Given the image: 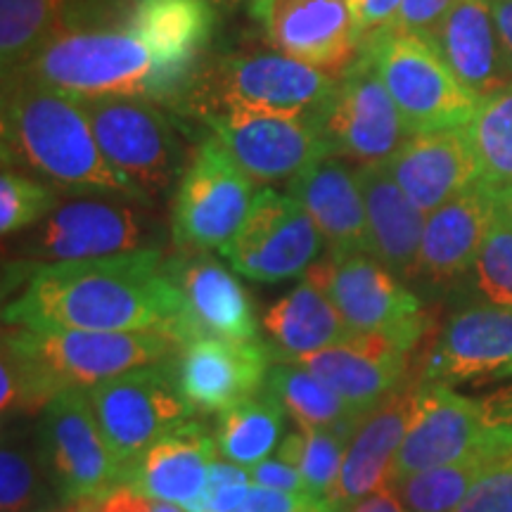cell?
<instances>
[{
    "label": "cell",
    "mask_w": 512,
    "mask_h": 512,
    "mask_svg": "<svg viewBox=\"0 0 512 512\" xmlns=\"http://www.w3.org/2000/svg\"><path fill=\"white\" fill-rule=\"evenodd\" d=\"M46 465L41 451L5 432L0 451V512H34L46 503Z\"/></svg>",
    "instance_id": "8d00e7d4"
},
{
    "label": "cell",
    "mask_w": 512,
    "mask_h": 512,
    "mask_svg": "<svg viewBox=\"0 0 512 512\" xmlns=\"http://www.w3.org/2000/svg\"><path fill=\"white\" fill-rule=\"evenodd\" d=\"M494 432L482 401L458 394L451 384L418 380L415 413L394 460L392 484L467 456Z\"/></svg>",
    "instance_id": "2e32d148"
},
{
    "label": "cell",
    "mask_w": 512,
    "mask_h": 512,
    "mask_svg": "<svg viewBox=\"0 0 512 512\" xmlns=\"http://www.w3.org/2000/svg\"><path fill=\"white\" fill-rule=\"evenodd\" d=\"M470 273L472 287L486 304L512 306V216L501 207Z\"/></svg>",
    "instance_id": "f35d334b"
},
{
    "label": "cell",
    "mask_w": 512,
    "mask_h": 512,
    "mask_svg": "<svg viewBox=\"0 0 512 512\" xmlns=\"http://www.w3.org/2000/svg\"><path fill=\"white\" fill-rule=\"evenodd\" d=\"M264 387L299 427H330L351 434L363 418L335 389L297 363L275 361Z\"/></svg>",
    "instance_id": "836d02e7"
},
{
    "label": "cell",
    "mask_w": 512,
    "mask_h": 512,
    "mask_svg": "<svg viewBox=\"0 0 512 512\" xmlns=\"http://www.w3.org/2000/svg\"><path fill=\"white\" fill-rule=\"evenodd\" d=\"M249 475H252V484L266 486V489L287 491V494H309L302 472L280 458H268L264 463L254 465Z\"/></svg>",
    "instance_id": "7bdbcfd3"
},
{
    "label": "cell",
    "mask_w": 512,
    "mask_h": 512,
    "mask_svg": "<svg viewBox=\"0 0 512 512\" xmlns=\"http://www.w3.org/2000/svg\"><path fill=\"white\" fill-rule=\"evenodd\" d=\"M330 252H368V219L356 169L339 157H323L287 181Z\"/></svg>",
    "instance_id": "f1b7e54d"
},
{
    "label": "cell",
    "mask_w": 512,
    "mask_h": 512,
    "mask_svg": "<svg viewBox=\"0 0 512 512\" xmlns=\"http://www.w3.org/2000/svg\"><path fill=\"white\" fill-rule=\"evenodd\" d=\"M349 5H351V10H354V15H356V19L361 17V8H363V0H349Z\"/></svg>",
    "instance_id": "f907efd6"
},
{
    "label": "cell",
    "mask_w": 512,
    "mask_h": 512,
    "mask_svg": "<svg viewBox=\"0 0 512 512\" xmlns=\"http://www.w3.org/2000/svg\"><path fill=\"white\" fill-rule=\"evenodd\" d=\"M264 27L278 53L332 76L342 74L363 48L349 0H271Z\"/></svg>",
    "instance_id": "ffe728a7"
},
{
    "label": "cell",
    "mask_w": 512,
    "mask_h": 512,
    "mask_svg": "<svg viewBox=\"0 0 512 512\" xmlns=\"http://www.w3.org/2000/svg\"><path fill=\"white\" fill-rule=\"evenodd\" d=\"M337 76L278 53H228L204 60L174 112L207 124L221 117H313Z\"/></svg>",
    "instance_id": "5b68a950"
},
{
    "label": "cell",
    "mask_w": 512,
    "mask_h": 512,
    "mask_svg": "<svg viewBox=\"0 0 512 512\" xmlns=\"http://www.w3.org/2000/svg\"><path fill=\"white\" fill-rule=\"evenodd\" d=\"M349 512H408V510L403 508V503L399 501V496H396L392 486H384V489L375 491L373 496L358 501Z\"/></svg>",
    "instance_id": "f6af8a7d"
},
{
    "label": "cell",
    "mask_w": 512,
    "mask_h": 512,
    "mask_svg": "<svg viewBox=\"0 0 512 512\" xmlns=\"http://www.w3.org/2000/svg\"><path fill=\"white\" fill-rule=\"evenodd\" d=\"M29 268L22 294L3 306L5 325L164 332L181 347L183 297L166 273L164 249Z\"/></svg>",
    "instance_id": "6da1fadb"
},
{
    "label": "cell",
    "mask_w": 512,
    "mask_h": 512,
    "mask_svg": "<svg viewBox=\"0 0 512 512\" xmlns=\"http://www.w3.org/2000/svg\"><path fill=\"white\" fill-rule=\"evenodd\" d=\"M178 342L164 332H93L69 328H3L0 408L3 418L43 413L67 389L95 384L133 368L174 358Z\"/></svg>",
    "instance_id": "7a4b0ae2"
},
{
    "label": "cell",
    "mask_w": 512,
    "mask_h": 512,
    "mask_svg": "<svg viewBox=\"0 0 512 512\" xmlns=\"http://www.w3.org/2000/svg\"><path fill=\"white\" fill-rule=\"evenodd\" d=\"M351 434L330 427H299L285 434L275 458L285 460L302 472L311 496L330 498L342 472L344 451Z\"/></svg>",
    "instance_id": "d590c367"
},
{
    "label": "cell",
    "mask_w": 512,
    "mask_h": 512,
    "mask_svg": "<svg viewBox=\"0 0 512 512\" xmlns=\"http://www.w3.org/2000/svg\"><path fill=\"white\" fill-rule=\"evenodd\" d=\"M415 396H418V382L408 380L387 401L363 415L356 430L351 432L342 472L335 491L330 494V503L339 512H349L358 501L373 496L384 486H392L394 460L411 427Z\"/></svg>",
    "instance_id": "7402d4cb"
},
{
    "label": "cell",
    "mask_w": 512,
    "mask_h": 512,
    "mask_svg": "<svg viewBox=\"0 0 512 512\" xmlns=\"http://www.w3.org/2000/svg\"><path fill=\"white\" fill-rule=\"evenodd\" d=\"M387 171L427 216L479 181V166L463 128L413 133Z\"/></svg>",
    "instance_id": "cb8c5ba5"
},
{
    "label": "cell",
    "mask_w": 512,
    "mask_h": 512,
    "mask_svg": "<svg viewBox=\"0 0 512 512\" xmlns=\"http://www.w3.org/2000/svg\"><path fill=\"white\" fill-rule=\"evenodd\" d=\"M287 411L264 387L259 394L240 401L238 406L219 413L214 439L219 456L228 463L252 470L278 451L283 441Z\"/></svg>",
    "instance_id": "d6a6232c"
},
{
    "label": "cell",
    "mask_w": 512,
    "mask_h": 512,
    "mask_svg": "<svg viewBox=\"0 0 512 512\" xmlns=\"http://www.w3.org/2000/svg\"><path fill=\"white\" fill-rule=\"evenodd\" d=\"M498 195V207H501L503 211H508V214L512 216V185H508V188L503 190H496Z\"/></svg>",
    "instance_id": "7dc6e473"
},
{
    "label": "cell",
    "mask_w": 512,
    "mask_h": 512,
    "mask_svg": "<svg viewBox=\"0 0 512 512\" xmlns=\"http://www.w3.org/2000/svg\"><path fill=\"white\" fill-rule=\"evenodd\" d=\"M363 50L411 133L463 128L475 117L479 98L458 81L432 38L384 29L368 36Z\"/></svg>",
    "instance_id": "52a82bcc"
},
{
    "label": "cell",
    "mask_w": 512,
    "mask_h": 512,
    "mask_svg": "<svg viewBox=\"0 0 512 512\" xmlns=\"http://www.w3.org/2000/svg\"><path fill=\"white\" fill-rule=\"evenodd\" d=\"M254 183L219 138L209 136L178 178L171 204L176 249H226L245 226L254 202Z\"/></svg>",
    "instance_id": "8fae6325"
},
{
    "label": "cell",
    "mask_w": 512,
    "mask_h": 512,
    "mask_svg": "<svg viewBox=\"0 0 512 512\" xmlns=\"http://www.w3.org/2000/svg\"><path fill=\"white\" fill-rule=\"evenodd\" d=\"M93 512H188V510L178 508V505L157 501V498L140 494V491L133 489V486L121 484L117 489H112L107 496H102L100 501H95Z\"/></svg>",
    "instance_id": "b9f144b4"
},
{
    "label": "cell",
    "mask_w": 512,
    "mask_h": 512,
    "mask_svg": "<svg viewBox=\"0 0 512 512\" xmlns=\"http://www.w3.org/2000/svg\"><path fill=\"white\" fill-rule=\"evenodd\" d=\"M508 377H512V363L508 368H503V370H498V373L491 377V380H508Z\"/></svg>",
    "instance_id": "681fc988"
},
{
    "label": "cell",
    "mask_w": 512,
    "mask_h": 512,
    "mask_svg": "<svg viewBox=\"0 0 512 512\" xmlns=\"http://www.w3.org/2000/svg\"><path fill=\"white\" fill-rule=\"evenodd\" d=\"M456 3L458 0H401L399 15L389 29L430 38Z\"/></svg>",
    "instance_id": "60d3db41"
},
{
    "label": "cell",
    "mask_w": 512,
    "mask_h": 512,
    "mask_svg": "<svg viewBox=\"0 0 512 512\" xmlns=\"http://www.w3.org/2000/svg\"><path fill=\"white\" fill-rule=\"evenodd\" d=\"M166 273L183 297L181 344L192 337L261 342L252 297L233 268L209 252L176 249L166 256Z\"/></svg>",
    "instance_id": "9a60e30c"
},
{
    "label": "cell",
    "mask_w": 512,
    "mask_h": 512,
    "mask_svg": "<svg viewBox=\"0 0 512 512\" xmlns=\"http://www.w3.org/2000/svg\"><path fill=\"white\" fill-rule=\"evenodd\" d=\"M169 238H174L171 221L159 214L157 204L83 195L60 202L38 226L24 230L12 256L17 264L46 266L164 249Z\"/></svg>",
    "instance_id": "8992f818"
},
{
    "label": "cell",
    "mask_w": 512,
    "mask_h": 512,
    "mask_svg": "<svg viewBox=\"0 0 512 512\" xmlns=\"http://www.w3.org/2000/svg\"><path fill=\"white\" fill-rule=\"evenodd\" d=\"M268 8H271V0H252V15L261 22H264Z\"/></svg>",
    "instance_id": "c3c4849f"
},
{
    "label": "cell",
    "mask_w": 512,
    "mask_h": 512,
    "mask_svg": "<svg viewBox=\"0 0 512 512\" xmlns=\"http://www.w3.org/2000/svg\"><path fill=\"white\" fill-rule=\"evenodd\" d=\"M325 252V240L309 211L290 192L256 190L245 226L221 254L235 273L254 283L299 278Z\"/></svg>",
    "instance_id": "5bb4252c"
},
{
    "label": "cell",
    "mask_w": 512,
    "mask_h": 512,
    "mask_svg": "<svg viewBox=\"0 0 512 512\" xmlns=\"http://www.w3.org/2000/svg\"><path fill=\"white\" fill-rule=\"evenodd\" d=\"M512 363V306H465L446 320L425 354L420 382L460 384L494 377Z\"/></svg>",
    "instance_id": "44dd1931"
},
{
    "label": "cell",
    "mask_w": 512,
    "mask_h": 512,
    "mask_svg": "<svg viewBox=\"0 0 512 512\" xmlns=\"http://www.w3.org/2000/svg\"><path fill=\"white\" fill-rule=\"evenodd\" d=\"M79 102L112 169L147 202L162 200L188 166L183 138L171 114L159 102L145 98Z\"/></svg>",
    "instance_id": "ba28073f"
},
{
    "label": "cell",
    "mask_w": 512,
    "mask_h": 512,
    "mask_svg": "<svg viewBox=\"0 0 512 512\" xmlns=\"http://www.w3.org/2000/svg\"><path fill=\"white\" fill-rule=\"evenodd\" d=\"M8 74L55 88L76 100L145 98L174 110L183 86L124 24L50 38Z\"/></svg>",
    "instance_id": "277c9868"
},
{
    "label": "cell",
    "mask_w": 512,
    "mask_h": 512,
    "mask_svg": "<svg viewBox=\"0 0 512 512\" xmlns=\"http://www.w3.org/2000/svg\"><path fill=\"white\" fill-rule=\"evenodd\" d=\"M330 157L354 166H382L413 136L377 74L373 57L361 55L337 74L330 98L316 114Z\"/></svg>",
    "instance_id": "7c38bea8"
},
{
    "label": "cell",
    "mask_w": 512,
    "mask_h": 512,
    "mask_svg": "<svg viewBox=\"0 0 512 512\" xmlns=\"http://www.w3.org/2000/svg\"><path fill=\"white\" fill-rule=\"evenodd\" d=\"M401 0H363L361 17H358V27H361L363 41L377 31L389 29L399 15Z\"/></svg>",
    "instance_id": "ee69618b"
},
{
    "label": "cell",
    "mask_w": 512,
    "mask_h": 512,
    "mask_svg": "<svg viewBox=\"0 0 512 512\" xmlns=\"http://www.w3.org/2000/svg\"><path fill=\"white\" fill-rule=\"evenodd\" d=\"M512 453V432L498 430L477 448L453 463L418 472V475L392 484L408 512H453L467 491Z\"/></svg>",
    "instance_id": "1f68e13d"
},
{
    "label": "cell",
    "mask_w": 512,
    "mask_h": 512,
    "mask_svg": "<svg viewBox=\"0 0 512 512\" xmlns=\"http://www.w3.org/2000/svg\"><path fill=\"white\" fill-rule=\"evenodd\" d=\"M64 512H86V503H74L72 508L64 510Z\"/></svg>",
    "instance_id": "816d5d0a"
},
{
    "label": "cell",
    "mask_w": 512,
    "mask_h": 512,
    "mask_svg": "<svg viewBox=\"0 0 512 512\" xmlns=\"http://www.w3.org/2000/svg\"><path fill=\"white\" fill-rule=\"evenodd\" d=\"M325 292L351 332H375L411 344L427 332V313L411 287L370 252H330L304 275Z\"/></svg>",
    "instance_id": "9c48e42d"
},
{
    "label": "cell",
    "mask_w": 512,
    "mask_h": 512,
    "mask_svg": "<svg viewBox=\"0 0 512 512\" xmlns=\"http://www.w3.org/2000/svg\"><path fill=\"white\" fill-rule=\"evenodd\" d=\"M411 344L375 332H354L335 347L290 358L320 377L354 411L366 415L408 382Z\"/></svg>",
    "instance_id": "d6986e66"
},
{
    "label": "cell",
    "mask_w": 512,
    "mask_h": 512,
    "mask_svg": "<svg viewBox=\"0 0 512 512\" xmlns=\"http://www.w3.org/2000/svg\"><path fill=\"white\" fill-rule=\"evenodd\" d=\"M275 363L271 344L192 337L178 347V387L195 413H223L259 394Z\"/></svg>",
    "instance_id": "e0dca14e"
},
{
    "label": "cell",
    "mask_w": 512,
    "mask_h": 512,
    "mask_svg": "<svg viewBox=\"0 0 512 512\" xmlns=\"http://www.w3.org/2000/svg\"><path fill=\"white\" fill-rule=\"evenodd\" d=\"M57 207H60L57 188L43 178L3 166V174H0V233L3 238L38 226Z\"/></svg>",
    "instance_id": "74e56055"
},
{
    "label": "cell",
    "mask_w": 512,
    "mask_h": 512,
    "mask_svg": "<svg viewBox=\"0 0 512 512\" xmlns=\"http://www.w3.org/2000/svg\"><path fill=\"white\" fill-rule=\"evenodd\" d=\"M252 183L292 181L306 166L330 157L313 117H221L204 124Z\"/></svg>",
    "instance_id": "ac0fdd59"
},
{
    "label": "cell",
    "mask_w": 512,
    "mask_h": 512,
    "mask_svg": "<svg viewBox=\"0 0 512 512\" xmlns=\"http://www.w3.org/2000/svg\"><path fill=\"white\" fill-rule=\"evenodd\" d=\"M124 27L152 50L185 91L214 36L216 5L209 0H131Z\"/></svg>",
    "instance_id": "4316f807"
},
{
    "label": "cell",
    "mask_w": 512,
    "mask_h": 512,
    "mask_svg": "<svg viewBox=\"0 0 512 512\" xmlns=\"http://www.w3.org/2000/svg\"><path fill=\"white\" fill-rule=\"evenodd\" d=\"M93 503H95V501H88V503H86V512H93Z\"/></svg>",
    "instance_id": "db71d44e"
},
{
    "label": "cell",
    "mask_w": 512,
    "mask_h": 512,
    "mask_svg": "<svg viewBox=\"0 0 512 512\" xmlns=\"http://www.w3.org/2000/svg\"><path fill=\"white\" fill-rule=\"evenodd\" d=\"M491 12H494V24L505 57L512 67V0H491Z\"/></svg>",
    "instance_id": "bcb514c9"
},
{
    "label": "cell",
    "mask_w": 512,
    "mask_h": 512,
    "mask_svg": "<svg viewBox=\"0 0 512 512\" xmlns=\"http://www.w3.org/2000/svg\"><path fill=\"white\" fill-rule=\"evenodd\" d=\"M209 3H214V5H219V3H228V5H233V3H240V0H209Z\"/></svg>",
    "instance_id": "f5cc1de1"
},
{
    "label": "cell",
    "mask_w": 512,
    "mask_h": 512,
    "mask_svg": "<svg viewBox=\"0 0 512 512\" xmlns=\"http://www.w3.org/2000/svg\"><path fill=\"white\" fill-rule=\"evenodd\" d=\"M3 166L57 190L147 202L102 155L81 102L19 74H3Z\"/></svg>",
    "instance_id": "3957f363"
},
{
    "label": "cell",
    "mask_w": 512,
    "mask_h": 512,
    "mask_svg": "<svg viewBox=\"0 0 512 512\" xmlns=\"http://www.w3.org/2000/svg\"><path fill=\"white\" fill-rule=\"evenodd\" d=\"M366 202L368 252L403 283H413L427 214L408 200L387 166H356Z\"/></svg>",
    "instance_id": "f546056e"
},
{
    "label": "cell",
    "mask_w": 512,
    "mask_h": 512,
    "mask_svg": "<svg viewBox=\"0 0 512 512\" xmlns=\"http://www.w3.org/2000/svg\"><path fill=\"white\" fill-rule=\"evenodd\" d=\"M38 451L64 503L100 501L126 479L86 389L60 392L43 408Z\"/></svg>",
    "instance_id": "30bf717a"
},
{
    "label": "cell",
    "mask_w": 512,
    "mask_h": 512,
    "mask_svg": "<svg viewBox=\"0 0 512 512\" xmlns=\"http://www.w3.org/2000/svg\"><path fill=\"white\" fill-rule=\"evenodd\" d=\"M479 166V181L494 190L512 185V86L479 100L465 126Z\"/></svg>",
    "instance_id": "e575fe53"
},
{
    "label": "cell",
    "mask_w": 512,
    "mask_h": 512,
    "mask_svg": "<svg viewBox=\"0 0 512 512\" xmlns=\"http://www.w3.org/2000/svg\"><path fill=\"white\" fill-rule=\"evenodd\" d=\"M219 458L214 434L197 420H188L147 448L128 467L124 484L190 512L207 491L209 470Z\"/></svg>",
    "instance_id": "d4e9b609"
},
{
    "label": "cell",
    "mask_w": 512,
    "mask_h": 512,
    "mask_svg": "<svg viewBox=\"0 0 512 512\" xmlns=\"http://www.w3.org/2000/svg\"><path fill=\"white\" fill-rule=\"evenodd\" d=\"M453 512H512V453L491 467Z\"/></svg>",
    "instance_id": "ab89813d"
},
{
    "label": "cell",
    "mask_w": 512,
    "mask_h": 512,
    "mask_svg": "<svg viewBox=\"0 0 512 512\" xmlns=\"http://www.w3.org/2000/svg\"><path fill=\"white\" fill-rule=\"evenodd\" d=\"M261 325L271 337L275 361L335 347L354 335L325 292L306 278L266 311Z\"/></svg>",
    "instance_id": "4dcf8cb0"
},
{
    "label": "cell",
    "mask_w": 512,
    "mask_h": 512,
    "mask_svg": "<svg viewBox=\"0 0 512 512\" xmlns=\"http://www.w3.org/2000/svg\"><path fill=\"white\" fill-rule=\"evenodd\" d=\"M498 211L494 188L477 181L427 216L413 283L448 287L475 266Z\"/></svg>",
    "instance_id": "603a6c76"
},
{
    "label": "cell",
    "mask_w": 512,
    "mask_h": 512,
    "mask_svg": "<svg viewBox=\"0 0 512 512\" xmlns=\"http://www.w3.org/2000/svg\"><path fill=\"white\" fill-rule=\"evenodd\" d=\"M131 0H0L3 74L17 69L50 38L124 24Z\"/></svg>",
    "instance_id": "83f0119b"
},
{
    "label": "cell",
    "mask_w": 512,
    "mask_h": 512,
    "mask_svg": "<svg viewBox=\"0 0 512 512\" xmlns=\"http://www.w3.org/2000/svg\"><path fill=\"white\" fill-rule=\"evenodd\" d=\"M88 399L114 456L126 472L157 439L195 415L169 361L133 368L95 384L88 389Z\"/></svg>",
    "instance_id": "4fadbf2b"
},
{
    "label": "cell",
    "mask_w": 512,
    "mask_h": 512,
    "mask_svg": "<svg viewBox=\"0 0 512 512\" xmlns=\"http://www.w3.org/2000/svg\"><path fill=\"white\" fill-rule=\"evenodd\" d=\"M430 38L458 81L479 100L512 86L491 0H458Z\"/></svg>",
    "instance_id": "484cf974"
}]
</instances>
